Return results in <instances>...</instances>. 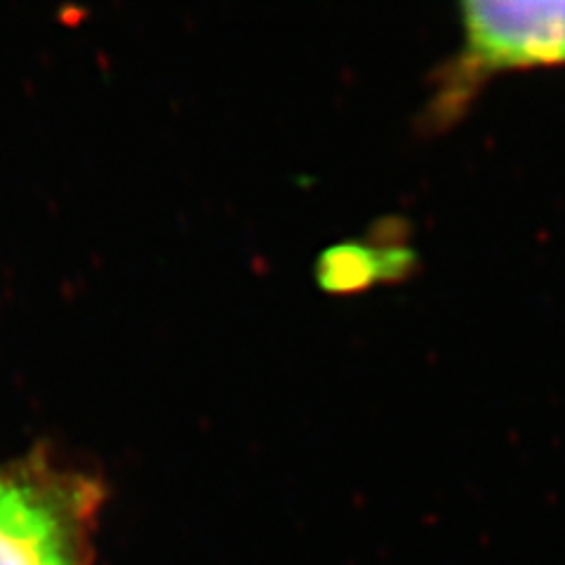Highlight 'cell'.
<instances>
[{"instance_id":"cell-1","label":"cell","mask_w":565,"mask_h":565,"mask_svg":"<svg viewBox=\"0 0 565 565\" xmlns=\"http://www.w3.org/2000/svg\"><path fill=\"white\" fill-rule=\"evenodd\" d=\"M102 481L31 450L0 465V565H93Z\"/></svg>"},{"instance_id":"cell-2","label":"cell","mask_w":565,"mask_h":565,"mask_svg":"<svg viewBox=\"0 0 565 565\" xmlns=\"http://www.w3.org/2000/svg\"><path fill=\"white\" fill-rule=\"evenodd\" d=\"M459 24L462 43L438 74L429 104L436 126L462 116L492 76L565 66V0H469Z\"/></svg>"},{"instance_id":"cell-3","label":"cell","mask_w":565,"mask_h":565,"mask_svg":"<svg viewBox=\"0 0 565 565\" xmlns=\"http://www.w3.org/2000/svg\"><path fill=\"white\" fill-rule=\"evenodd\" d=\"M411 262L413 255L401 250V247L384 250V247L347 243L323 255L321 267H318V280L328 290H361L375 280L398 276V269L411 267Z\"/></svg>"}]
</instances>
